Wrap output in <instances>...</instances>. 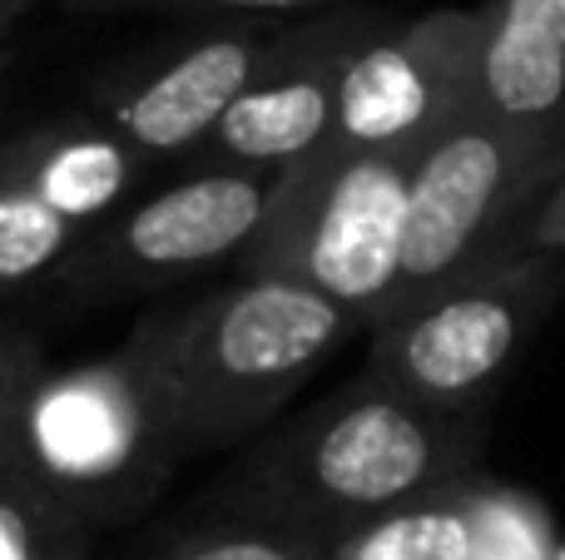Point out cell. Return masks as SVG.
<instances>
[{
	"mask_svg": "<svg viewBox=\"0 0 565 560\" xmlns=\"http://www.w3.org/2000/svg\"><path fill=\"white\" fill-rule=\"evenodd\" d=\"M352 333L362 327L312 288L238 273L179 313L145 317L125 353L184 456L268 427Z\"/></svg>",
	"mask_w": 565,
	"mask_h": 560,
	"instance_id": "cell-2",
	"label": "cell"
},
{
	"mask_svg": "<svg viewBox=\"0 0 565 560\" xmlns=\"http://www.w3.org/2000/svg\"><path fill=\"white\" fill-rule=\"evenodd\" d=\"M70 10H145V15H179V20H288V15H322L338 6H362V0H65Z\"/></svg>",
	"mask_w": 565,
	"mask_h": 560,
	"instance_id": "cell-16",
	"label": "cell"
},
{
	"mask_svg": "<svg viewBox=\"0 0 565 560\" xmlns=\"http://www.w3.org/2000/svg\"><path fill=\"white\" fill-rule=\"evenodd\" d=\"M556 516L541 496L501 486L491 476L471 482V560H556Z\"/></svg>",
	"mask_w": 565,
	"mask_h": 560,
	"instance_id": "cell-14",
	"label": "cell"
},
{
	"mask_svg": "<svg viewBox=\"0 0 565 560\" xmlns=\"http://www.w3.org/2000/svg\"><path fill=\"white\" fill-rule=\"evenodd\" d=\"M487 412H437L358 373L274 432L238 472V516L322 541L481 476Z\"/></svg>",
	"mask_w": 565,
	"mask_h": 560,
	"instance_id": "cell-1",
	"label": "cell"
},
{
	"mask_svg": "<svg viewBox=\"0 0 565 560\" xmlns=\"http://www.w3.org/2000/svg\"><path fill=\"white\" fill-rule=\"evenodd\" d=\"M477 6L382 20L348 55L338 109L322 149L342 154H422L451 119L471 115Z\"/></svg>",
	"mask_w": 565,
	"mask_h": 560,
	"instance_id": "cell-8",
	"label": "cell"
},
{
	"mask_svg": "<svg viewBox=\"0 0 565 560\" xmlns=\"http://www.w3.org/2000/svg\"><path fill=\"white\" fill-rule=\"evenodd\" d=\"M382 10L338 6L288 20L254 85L234 99L218 129L199 144L194 169H254L282 174L318 154L338 109V79L348 55L382 25Z\"/></svg>",
	"mask_w": 565,
	"mask_h": 560,
	"instance_id": "cell-9",
	"label": "cell"
},
{
	"mask_svg": "<svg viewBox=\"0 0 565 560\" xmlns=\"http://www.w3.org/2000/svg\"><path fill=\"white\" fill-rule=\"evenodd\" d=\"M288 20H234L194 30L189 40L115 69L95 89V119L115 129L135 154H199L234 99L254 85Z\"/></svg>",
	"mask_w": 565,
	"mask_h": 560,
	"instance_id": "cell-10",
	"label": "cell"
},
{
	"mask_svg": "<svg viewBox=\"0 0 565 560\" xmlns=\"http://www.w3.org/2000/svg\"><path fill=\"white\" fill-rule=\"evenodd\" d=\"M35 6H40V0H0V45H6V35H10V30H15Z\"/></svg>",
	"mask_w": 565,
	"mask_h": 560,
	"instance_id": "cell-19",
	"label": "cell"
},
{
	"mask_svg": "<svg viewBox=\"0 0 565 560\" xmlns=\"http://www.w3.org/2000/svg\"><path fill=\"white\" fill-rule=\"evenodd\" d=\"M278 174L189 169L179 184L115 208L65 263L75 298H119L244 258L264 228Z\"/></svg>",
	"mask_w": 565,
	"mask_h": 560,
	"instance_id": "cell-7",
	"label": "cell"
},
{
	"mask_svg": "<svg viewBox=\"0 0 565 560\" xmlns=\"http://www.w3.org/2000/svg\"><path fill=\"white\" fill-rule=\"evenodd\" d=\"M521 244L541 248V254H561L565 258V174L551 184V194L531 208L526 228H521Z\"/></svg>",
	"mask_w": 565,
	"mask_h": 560,
	"instance_id": "cell-18",
	"label": "cell"
},
{
	"mask_svg": "<svg viewBox=\"0 0 565 560\" xmlns=\"http://www.w3.org/2000/svg\"><path fill=\"white\" fill-rule=\"evenodd\" d=\"M179 462L129 353L45 373L20 417L10 492L35 511H119Z\"/></svg>",
	"mask_w": 565,
	"mask_h": 560,
	"instance_id": "cell-5",
	"label": "cell"
},
{
	"mask_svg": "<svg viewBox=\"0 0 565 560\" xmlns=\"http://www.w3.org/2000/svg\"><path fill=\"white\" fill-rule=\"evenodd\" d=\"M556 560H565V541H561V556H556Z\"/></svg>",
	"mask_w": 565,
	"mask_h": 560,
	"instance_id": "cell-20",
	"label": "cell"
},
{
	"mask_svg": "<svg viewBox=\"0 0 565 560\" xmlns=\"http://www.w3.org/2000/svg\"><path fill=\"white\" fill-rule=\"evenodd\" d=\"M159 560H328V541L264 516H224L174 541Z\"/></svg>",
	"mask_w": 565,
	"mask_h": 560,
	"instance_id": "cell-15",
	"label": "cell"
},
{
	"mask_svg": "<svg viewBox=\"0 0 565 560\" xmlns=\"http://www.w3.org/2000/svg\"><path fill=\"white\" fill-rule=\"evenodd\" d=\"M85 228L65 218L6 154H0V293L65 273L79 254Z\"/></svg>",
	"mask_w": 565,
	"mask_h": 560,
	"instance_id": "cell-13",
	"label": "cell"
},
{
	"mask_svg": "<svg viewBox=\"0 0 565 560\" xmlns=\"http://www.w3.org/2000/svg\"><path fill=\"white\" fill-rule=\"evenodd\" d=\"M471 109L531 139H565V0H481Z\"/></svg>",
	"mask_w": 565,
	"mask_h": 560,
	"instance_id": "cell-11",
	"label": "cell"
},
{
	"mask_svg": "<svg viewBox=\"0 0 565 560\" xmlns=\"http://www.w3.org/2000/svg\"><path fill=\"white\" fill-rule=\"evenodd\" d=\"M471 482L332 536L328 560H471Z\"/></svg>",
	"mask_w": 565,
	"mask_h": 560,
	"instance_id": "cell-12",
	"label": "cell"
},
{
	"mask_svg": "<svg viewBox=\"0 0 565 560\" xmlns=\"http://www.w3.org/2000/svg\"><path fill=\"white\" fill-rule=\"evenodd\" d=\"M412 164L417 154L318 149L282 169L238 273L312 288L372 333L397 308Z\"/></svg>",
	"mask_w": 565,
	"mask_h": 560,
	"instance_id": "cell-3",
	"label": "cell"
},
{
	"mask_svg": "<svg viewBox=\"0 0 565 560\" xmlns=\"http://www.w3.org/2000/svg\"><path fill=\"white\" fill-rule=\"evenodd\" d=\"M40 377H45L40 347L30 343V333L0 317V486H10V476H15L20 417H25V402Z\"/></svg>",
	"mask_w": 565,
	"mask_h": 560,
	"instance_id": "cell-17",
	"label": "cell"
},
{
	"mask_svg": "<svg viewBox=\"0 0 565 560\" xmlns=\"http://www.w3.org/2000/svg\"><path fill=\"white\" fill-rule=\"evenodd\" d=\"M561 298V254H541L521 238L501 244L372 327L362 373L437 412H487Z\"/></svg>",
	"mask_w": 565,
	"mask_h": 560,
	"instance_id": "cell-4",
	"label": "cell"
},
{
	"mask_svg": "<svg viewBox=\"0 0 565 560\" xmlns=\"http://www.w3.org/2000/svg\"><path fill=\"white\" fill-rule=\"evenodd\" d=\"M561 174L565 139L516 134L477 109L451 119L412 164L397 308L467 273L501 244H516Z\"/></svg>",
	"mask_w": 565,
	"mask_h": 560,
	"instance_id": "cell-6",
	"label": "cell"
}]
</instances>
